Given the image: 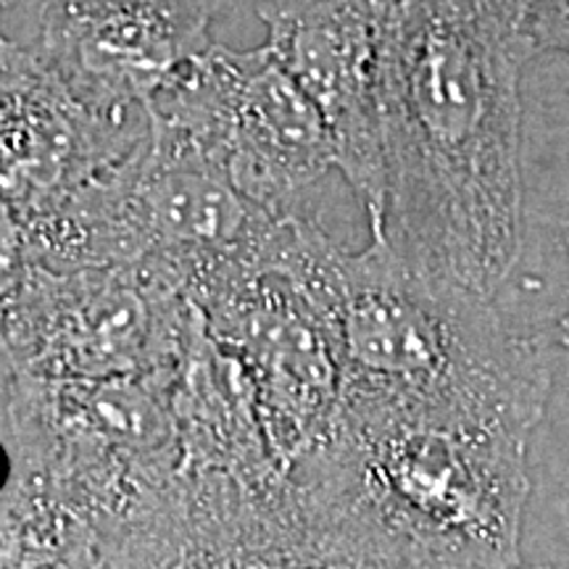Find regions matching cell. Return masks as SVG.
I'll list each match as a JSON object with an SVG mask.
<instances>
[{"mask_svg":"<svg viewBox=\"0 0 569 569\" xmlns=\"http://www.w3.org/2000/svg\"><path fill=\"white\" fill-rule=\"evenodd\" d=\"M30 267L32 256L24 224H21L19 213L0 198V377L6 375V327H9L11 311L17 306Z\"/></svg>","mask_w":569,"mask_h":569,"instance_id":"cell-13","label":"cell"},{"mask_svg":"<svg viewBox=\"0 0 569 569\" xmlns=\"http://www.w3.org/2000/svg\"><path fill=\"white\" fill-rule=\"evenodd\" d=\"M217 0H42L34 46L90 109L138 119L211 46Z\"/></svg>","mask_w":569,"mask_h":569,"instance_id":"cell-10","label":"cell"},{"mask_svg":"<svg viewBox=\"0 0 569 569\" xmlns=\"http://www.w3.org/2000/svg\"><path fill=\"white\" fill-rule=\"evenodd\" d=\"M169 396L180 440V472L230 475L238 480L288 475L269 446L246 367L211 336L196 303L169 369Z\"/></svg>","mask_w":569,"mask_h":569,"instance_id":"cell-11","label":"cell"},{"mask_svg":"<svg viewBox=\"0 0 569 569\" xmlns=\"http://www.w3.org/2000/svg\"><path fill=\"white\" fill-rule=\"evenodd\" d=\"M190 317L193 301L134 267L32 261L6 327V375L103 380L161 372L177 361Z\"/></svg>","mask_w":569,"mask_h":569,"instance_id":"cell-7","label":"cell"},{"mask_svg":"<svg viewBox=\"0 0 569 569\" xmlns=\"http://www.w3.org/2000/svg\"><path fill=\"white\" fill-rule=\"evenodd\" d=\"M377 3H382V6H390V3H393V0H377Z\"/></svg>","mask_w":569,"mask_h":569,"instance_id":"cell-18","label":"cell"},{"mask_svg":"<svg viewBox=\"0 0 569 569\" xmlns=\"http://www.w3.org/2000/svg\"><path fill=\"white\" fill-rule=\"evenodd\" d=\"M96 569H367L351 528L288 475L238 480L180 472L101 532Z\"/></svg>","mask_w":569,"mask_h":569,"instance_id":"cell-5","label":"cell"},{"mask_svg":"<svg viewBox=\"0 0 569 569\" xmlns=\"http://www.w3.org/2000/svg\"><path fill=\"white\" fill-rule=\"evenodd\" d=\"M11 480H13V457H11L9 443H6L3 436H0V493L9 488Z\"/></svg>","mask_w":569,"mask_h":569,"instance_id":"cell-15","label":"cell"},{"mask_svg":"<svg viewBox=\"0 0 569 569\" xmlns=\"http://www.w3.org/2000/svg\"><path fill=\"white\" fill-rule=\"evenodd\" d=\"M530 436L453 417H336L290 478L346 496L398 536L482 567H519Z\"/></svg>","mask_w":569,"mask_h":569,"instance_id":"cell-3","label":"cell"},{"mask_svg":"<svg viewBox=\"0 0 569 569\" xmlns=\"http://www.w3.org/2000/svg\"><path fill=\"white\" fill-rule=\"evenodd\" d=\"M148 117L111 119L61 80L38 46L0 32V198L32 227L124 159Z\"/></svg>","mask_w":569,"mask_h":569,"instance_id":"cell-8","label":"cell"},{"mask_svg":"<svg viewBox=\"0 0 569 569\" xmlns=\"http://www.w3.org/2000/svg\"><path fill=\"white\" fill-rule=\"evenodd\" d=\"M386 9L377 0H256L267 48L322 113L336 172L365 209L369 232L382 211L377 53Z\"/></svg>","mask_w":569,"mask_h":569,"instance_id":"cell-9","label":"cell"},{"mask_svg":"<svg viewBox=\"0 0 569 569\" xmlns=\"http://www.w3.org/2000/svg\"><path fill=\"white\" fill-rule=\"evenodd\" d=\"M528 0H393L377 53L382 211L372 238L496 298L522 256Z\"/></svg>","mask_w":569,"mask_h":569,"instance_id":"cell-1","label":"cell"},{"mask_svg":"<svg viewBox=\"0 0 569 569\" xmlns=\"http://www.w3.org/2000/svg\"><path fill=\"white\" fill-rule=\"evenodd\" d=\"M557 340L565 348H569V303H567V311H565V315H561L559 325H557Z\"/></svg>","mask_w":569,"mask_h":569,"instance_id":"cell-16","label":"cell"},{"mask_svg":"<svg viewBox=\"0 0 569 569\" xmlns=\"http://www.w3.org/2000/svg\"><path fill=\"white\" fill-rule=\"evenodd\" d=\"M101 532L40 478L13 469L0 493V569H96Z\"/></svg>","mask_w":569,"mask_h":569,"instance_id":"cell-12","label":"cell"},{"mask_svg":"<svg viewBox=\"0 0 569 569\" xmlns=\"http://www.w3.org/2000/svg\"><path fill=\"white\" fill-rule=\"evenodd\" d=\"M528 19L538 53L569 56V0H528Z\"/></svg>","mask_w":569,"mask_h":569,"instance_id":"cell-14","label":"cell"},{"mask_svg":"<svg viewBox=\"0 0 569 569\" xmlns=\"http://www.w3.org/2000/svg\"><path fill=\"white\" fill-rule=\"evenodd\" d=\"M325 296L340 365L336 417L480 419L532 436L551 375L493 298L419 272L380 238L336 248Z\"/></svg>","mask_w":569,"mask_h":569,"instance_id":"cell-2","label":"cell"},{"mask_svg":"<svg viewBox=\"0 0 569 569\" xmlns=\"http://www.w3.org/2000/svg\"><path fill=\"white\" fill-rule=\"evenodd\" d=\"M13 3H17V0H0V11H3V9H11Z\"/></svg>","mask_w":569,"mask_h":569,"instance_id":"cell-17","label":"cell"},{"mask_svg":"<svg viewBox=\"0 0 569 569\" xmlns=\"http://www.w3.org/2000/svg\"><path fill=\"white\" fill-rule=\"evenodd\" d=\"M146 113L269 211H303V196L336 169L322 113L267 42L251 51L211 42L163 82Z\"/></svg>","mask_w":569,"mask_h":569,"instance_id":"cell-6","label":"cell"},{"mask_svg":"<svg viewBox=\"0 0 569 569\" xmlns=\"http://www.w3.org/2000/svg\"><path fill=\"white\" fill-rule=\"evenodd\" d=\"M169 369L103 380L9 372L0 432L13 469L48 482L98 532L122 525L180 475Z\"/></svg>","mask_w":569,"mask_h":569,"instance_id":"cell-4","label":"cell"}]
</instances>
